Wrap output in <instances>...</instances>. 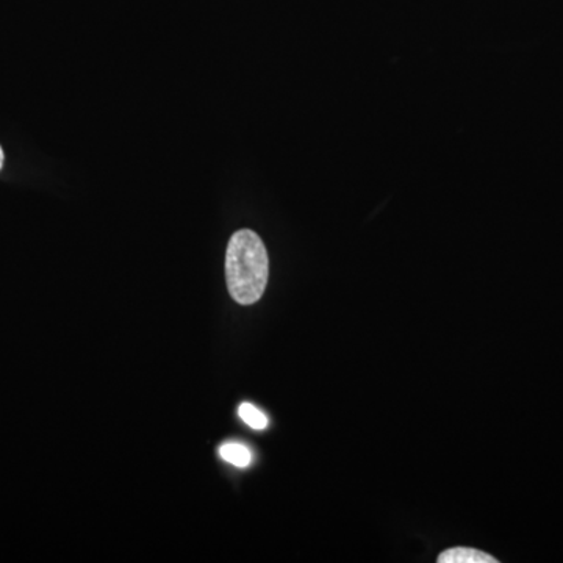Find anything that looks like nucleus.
Here are the masks:
<instances>
[{"label":"nucleus","instance_id":"nucleus-3","mask_svg":"<svg viewBox=\"0 0 563 563\" xmlns=\"http://www.w3.org/2000/svg\"><path fill=\"white\" fill-rule=\"evenodd\" d=\"M220 455L225 462L232 463L233 466H239V468H246L252 462L250 448L244 446L242 443L222 444Z\"/></svg>","mask_w":563,"mask_h":563},{"label":"nucleus","instance_id":"nucleus-2","mask_svg":"<svg viewBox=\"0 0 563 563\" xmlns=\"http://www.w3.org/2000/svg\"><path fill=\"white\" fill-rule=\"evenodd\" d=\"M439 563H496L493 555L483 553V551L474 550V548H451L443 551L437 559Z\"/></svg>","mask_w":563,"mask_h":563},{"label":"nucleus","instance_id":"nucleus-4","mask_svg":"<svg viewBox=\"0 0 563 563\" xmlns=\"http://www.w3.org/2000/svg\"><path fill=\"white\" fill-rule=\"evenodd\" d=\"M239 415L255 431H263L268 426V417L250 402H243L240 406Z\"/></svg>","mask_w":563,"mask_h":563},{"label":"nucleus","instance_id":"nucleus-5","mask_svg":"<svg viewBox=\"0 0 563 563\" xmlns=\"http://www.w3.org/2000/svg\"><path fill=\"white\" fill-rule=\"evenodd\" d=\"M3 166V151L2 147H0V169H2Z\"/></svg>","mask_w":563,"mask_h":563},{"label":"nucleus","instance_id":"nucleus-1","mask_svg":"<svg viewBox=\"0 0 563 563\" xmlns=\"http://www.w3.org/2000/svg\"><path fill=\"white\" fill-rule=\"evenodd\" d=\"M268 276V252L261 236L250 229L233 233L225 254V279L233 301L242 306L261 301Z\"/></svg>","mask_w":563,"mask_h":563}]
</instances>
